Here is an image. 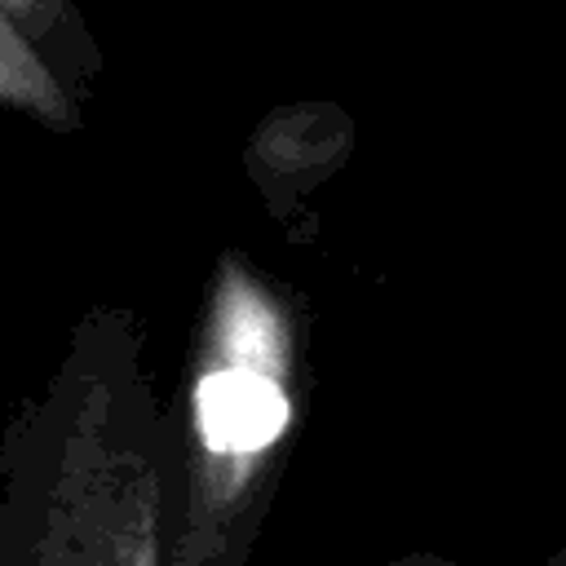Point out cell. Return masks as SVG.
<instances>
[{
  "label": "cell",
  "instance_id": "cell-1",
  "mask_svg": "<svg viewBox=\"0 0 566 566\" xmlns=\"http://www.w3.org/2000/svg\"><path fill=\"white\" fill-rule=\"evenodd\" d=\"M177 455L146 323L80 310L0 424V566H172Z\"/></svg>",
  "mask_w": 566,
  "mask_h": 566
},
{
  "label": "cell",
  "instance_id": "cell-2",
  "mask_svg": "<svg viewBox=\"0 0 566 566\" xmlns=\"http://www.w3.org/2000/svg\"><path fill=\"white\" fill-rule=\"evenodd\" d=\"M305 310L243 248H221L172 398V566H248L305 407Z\"/></svg>",
  "mask_w": 566,
  "mask_h": 566
},
{
  "label": "cell",
  "instance_id": "cell-3",
  "mask_svg": "<svg viewBox=\"0 0 566 566\" xmlns=\"http://www.w3.org/2000/svg\"><path fill=\"white\" fill-rule=\"evenodd\" d=\"M354 115L336 102L301 97L261 115L243 146V172L261 199V208L287 226L296 239L310 221V199L349 164L354 155Z\"/></svg>",
  "mask_w": 566,
  "mask_h": 566
},
{
  "label": "cell",
  "instance_id": "cell-4",
  "mask_svg": "<svg viewBox=\"0 0 566 566\" xmlns=\"http://www.w3.org/2000/svg\"><path fill=\"white\" fill-rule=\"evenodd\" d=\"M0 111H13L49 133H80L84 102L53 75L27 31L0 9Z\"/></svg>",
  "mask_w": 566,
  "mask_h": 566
},
{
  "label": "cell",
  "instance_id": "cell-5",
  "mask_svg": "<svg viewBox=\"0 0 566 566\" xmlns=\"http://www.w3.org/2000/svg\"><path fill=\"white\" fill-rule=\"evenodd\" d=\"M0 9L27 31V40L40 49V57L53 66V75L80 102H88L106 71V53H102L84 9L75 0H0Z\"/></svg>",
  "mask_w": 566,
  "mask_h": 566
},
{
  "label": "cell",
  "instance_id": "cell-6",
  "mask_svg": "<svg viewBox=\"0 0 566 566\" xmlns=\"http://www.w3.org/2000/svg\"><path fill=\"white\" fill-rule=\"evenodd\" d=\"M376 566H460L442 553H402V557H389V562H376Z\"/></svg>",
  "mask_w": 566,
  "mask_h": 566
},
{
  "label": "cell",
  "instance_id": "cell-7",
  "mask_svg": "<svg viewBox=\"0 0 566 566\" xmlns=\"http://www.w3.org/2000/svg\"><path fill=\"white\" fill-rule=\"evenodd\" d=\"M539 566H566V544H557V548H553V553H548Z\"/></svg>",
  "mask_w": 566,
  "mask_h": 566
}]
</instances>
